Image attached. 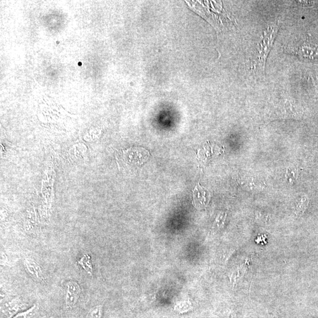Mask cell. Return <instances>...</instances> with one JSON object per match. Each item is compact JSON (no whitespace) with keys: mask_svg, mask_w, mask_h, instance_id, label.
<instances>
[{"mask_svg":"<svg viewBox=\"0 0 318 318\" xmlns=\"http://www.w3.org/2000/svg\"><path fill=\"white\" fill-rule=\"evenodd\" d=\"M280 27V22L275 20L268 24L263 30L255 47L250 59V68L252 71L262 75L268 55Z\"/></svg>","mask_w":318,"mask_h":318,"instance_id":"1","label":"cell"},{"mask_svg":"<svg viewBox=\"0 0 318 318\" xmlns=\"http://www.w3.org/2000/svg\"><path fill=\"white\" fill-rule=\"evenodd\" d=\"M149 152L143 148H131L123 150L117 155L119 167L123 169L131 170L144 164L149 158Z\"/></svg>","mask_w":318,"mask_h":318,"instance_id":"2","label":"cell"},{"mask_svg":"<svg viewBox=\"0 0 318 318\" xmlns=\"http://www.w3.org/2000/svg\"><path fill=\"white\" fill-rule=\"evenodd\" d=\"M283 49L287 53L297 56L302 60L318 61V46L309 42L290 43L283 46Z\"/></svg>","mask_w":318,"mask_h":318,"instance_id":"3","label":"cell"},{"mask_svg":"<svg viewBox=\"0 0 318 318\" xmlns=\"http://www.w3.org/2000/svg\"><path fill=\"white\" fill-rule=\"evenodd\" d=\"M81 292L82 290L77 282L75 281L67 282L65 293V302L67 308H73L77 305Z\"/></svg>","mask_w":318,"mask_h":318,"instance_id":"4","label":"cell"},{"mask_svg":"<svg viewBox=\"0 0 318 318\" xmlns=\"http://www.w3.org/2000/svg\"><path fill=\"white\" fill-rule=\"evenodd\" d=\"M25 271L34 280L40 283L46 282L43 270L37 262L32 258L27 257L23 260Z\"/></svg>","mask_w":318,"mask_h":318,"instance_id":"5","label":"cell"},{"mask_svg":"<svg viewBox=\"0 0 318 318\" xmlns=\"http://www.w3.org/2000/svg\"><path fill=\"white\" fill-rule=\"evenodd\" d=\"M210 198L209 192L198 184L193 192V203L195 206L201 208L206 206L209 204Z\"/></svg>","mask_w":318,"mask_h":318,"instance_id":"6","label":"cell"},{"mask_svg":"<svg viewBox=\"0 0 318 318\" xmlns=\"http://www.w3.org/2000/svg\"><path fill=\"white\" fill-rule=\"evenodd\" d=\"M22 305L20 298L16 297L5 304L2 308V313L6 318H10L19 310Z\"/></svg>","mask_w":318,"mask_h":318,"instance_id":"7","label":"cell"},{"mask_svg":"<svg viewBox=\"0 0 318 318\" xmlns=\"http://www.w3.org/2000/svg\"><path fill=\"white\" fill-rule=\"evenodd\" d=\"M77 263L87 274L93 275V264L91 257L89 255H84Z\"/></svg>","mask_w":318,"mask_h":318,"instance_id":"8","label":"cell"},{"mask_svg":"<svg viewBox=\"0 0 318 318\" xmlns=\"http://www.w3.org/2000/svg\"><path fill=\"white\" fill-rule=\"evenodd\" d=\"M38 311V306L35 304L32 308L27 309V311L17 314L13 318H33L37 313Z\"/></svg>","mask_w":318,"mask_h":318,"instance_id":"9","label":"cell"},{"mask_svg":"<svg viewBox=\"0 0 318 318\" xmlns=\"http://www.w3.org/2000/svg\"><path fill=\"white\" fill-rule=\"evenodd\" d=\"M103 314V306L97 305L92 308L86 315V318H101Z\"/></svg>","mask_w":318,"mask_h":318,"instance_id":"10","label":"cell"}]
</instances>
